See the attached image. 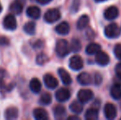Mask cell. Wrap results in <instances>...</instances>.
I'll list each match as a JSON object with an SVG mask.
<instances>
[{
  "label": "cell",
  "mask_w": 121,
  "mask_h": 120,
  "mask_svg": "<svg viewBox=\"0 0 121 120\" xmlns=\"http://www.w3.org/2000/svg\"><path fill=\"white\" fill-rule=\"evenodd\" d=\"M104 113H105V117L108 119H114L116 117L117 114L116 107L113 104L108 103V104H105V108H104Z\"/></svg>",
  "instance_id": "7"
},
{
  "label": "cell",
  "mask_w": 121,
  "mask_h": 120,
  "mask_svg": "<svg viewBox=\"0 0 121 120\" xmlns=\"http://www.w3.org/2000/svg\"><path fill=\"white\" fill-rule=\"evenodd\" d=\"M100 46L96 43H91L90 45H88L86 46V52L87 54L92 55V54H96L98 53L99 51H100Z\"/></svg>",
  "instance_id": "23"
},
{
  "label": "cell",
  "mask_w": 121,
  "mask_h": 120,
  "mask_svg": "<svg viewBox=\"0 0 121 120\" xmlns=\"http://www.w3.org/2000/svg\"><path fill=\"white\" fill-rule=\"evenodd\" d=\"M68 119H76V120H78V119H79V118L77 117V116H69V117L68 118Z\"/></svg>",
  "instance_id": "37"
},
{
  "label": "cell",
  "mask_w": 121,
  "mask_h": 120,
  "mask_svg": "<svg viewBox=\"0 0 121 120\" xmlns=\"http://www.w3.org/2000/svg\"><path fill=\"white\" fill-rule=\"evenodd\" d=\"M54 118L57 119H62L66 115V109L64 106L57 105L54 109Z\"/></svg>",
  "instance_id": "21"
},
{
  "label": "cell",
  "mask_w": 121,
  "mask_h": 120,
  "mask_svg": "<svg viewBox=\"0 0 121 120\" xmlns=\"http://www.w3.org/2000/svg\"><path fill=\"white\" fill-rule=\"evenodd\" d=\"M44 83L49 89H54L59 85L58 80L51 74H45L44 76Z\"/></svg>",
  "instance_id": "8"
},
{
  "label": "cell",
  "mask_w": 121,
  "mask_h": 120,
  "mask_svg": "<svg viewBox=\"0 0 121 120\" xmlns=\"http://www.w3.org/2000/svg\"><path fill=\"white\" fill-rule=\"evenodd\" d=\"M115 72H116L117 77L121 79V62L116 65V67H115Z\"/></svg>",
  "instance_id": "33"
},
{
  "label": "cell",
  "mask_w": 121,
  "mask_h": 120,
  "mask_svg": "<svg viewBox=\"0 0 121 120\" xmlns=\"http://www.w3.org/2000/svg\"><path fill=\"white\" fill-rule=\"evenodd\" d=\"M83 67V61L78 55H74L69 60V67L73 70L78 71Z\"/></svg>",
  "instance_id": "6"
},
{
  "label": "cell",
  "mask_w": 121,
  "mask_h": 120,
  "mask_svg": "<svg viewBox=\"0 0 121 120\" xmlns=\"http://www.w3.org/2000/svg\"><path fill=\"white\" fill-rule=\"evenodd\" d=\"M96 62L99 65L105 66L110 62V58H109L108 54H106L105 52H102L100 50L97 54H96Z\"/></svg>",
  "instance_id": "11"
},
{
  "label": "cell",
  "mask_w": 121,
  "mask_h": 120,
  "mask_svg": "<svg viewBox=\"0 0 121 120\" xmlns=\"http://www.w3.org/2000/svg\"><path fill=\"white\" fill-rule=\"evenodd\" d=\"M23 30L28 35H34L35 33V23L33 21H29L24 25Z\"/></svg>",
  "instance_id": "27"
},
{
  "label": "cell",
  "mask_w": 121,
  "mask_h": 120,
  "mask_svg": "<svg viewBox=\"0 0 121 120\" xmlns=\"http://www.w3.org/2000/svg\"><path fill=\"white\" fill-rule=\"evenodd\" d=\"M36 1L38 2L39 3H40V4L45 5V4H48V3H49L52 0H36Z\"/></svg>",
  "instance_id": "35"
},
{
  "label": "cell",
  "mask_w": 121,
  "mask_h": 120,
  "mask_svg": "<svg viewBox=\"0 0 121 120\" xmlns=\"http://www.w3.org/2000/svg\"><path fill=\"white\" fill-rule=\"evenodd\" d=\"M9 40L5 36H0V45L2 46H7L9 45Z\"/></svg>",
  "instance_id": "32"
},
{
  "label": "cell",
  "mask_w": 121,
  "mask_h": 120,
  "mask_svg": "<svg viewBox=\"0 0 121 120\" xmlns=\"http://www.w3.org/2000/svg\"><path fill=\"white\" fill-rule=\"evenodd\" d=\"M105 35L110 39L117 38L120 35V28L115 23H111L105 28Z\"/></svg>",
  "instance_id": "2"
},
{
  "label": "cell",
  "mask_w": 121,
  "mask_h": 120,
  "mask_svg": "<svg viewBox=\"0 0 121 120\" xmlns=\"http://www.w3.org/2000/svg\"><path fill=\"white\" fill-rule=\"evenodd\" d=\"M110 95L112 98L115 99H120L121 98V86L120 84H115L111 87L110 90Z\"/></svg>",
  "instance_id": "24"
},
{
  "label": "cell",
  "mask_w": 121,
  "mask_h": 120,
  "mask_svg": "<svg viewBox=\"0 0 121 120\" xmlns=\"http://www.w3.org/2000/svg\"><path fill=\"white\" fill-rule=\"evenodd\" d=\"M33 115L36 120H45L48 119L49 118L47 111L42 108H37V109H34Z\"/></svg>",
  "instance_id": "16"
},
{
  "label": "cell",
  "mask_w": 121,
  "mask_h": 120,
  "mask_svg": "<svg viewBox=\"0 0 121 120\" xmlns=\"http://www.w3.org/2000/svg\"><path fill=\"white\" fill-rule=\"evenodd\" d=\"M89 17L86 15H83L81 17L78 19V23H77V26L79 30H82L84 28H86L87 26V25L89 24Z\"/></svg>",
  "instance_id": "26"
},
{
  "label": "cell",
  "mask_w": 121,
  "mask_h": 120,
  "mask_svg": "<svg viewBox=\"0 0 121 120\" xmlns=\"http://www.w3.org/2000/svg\"><path fill=\"white\" fill-rule=\"evenodd\" d=\"M3 25L5 29L8 30H16L17 24V20L13 14H8L4 17L3 21Z\"/></svg>",
  "instance_id": "4"
},
{
  "label": "cell",
  "mask_w": 121,
  "mask_h": 120,
  "mask_svg": "<svg viewBox=\"0 0 121 120\" xmlns=\"http://www.w3.org/2000/svg\"><path fill=\"white\" fill-rule=\"evenodd\" d=\"M78 100L82 103H87L93 98V93L91 90L88 89H82L78 93Z\"/></svg>",
  "instance_id": "5"
},
{
  "label": "cell",
  "mask_w": 121,
  "mask_h": 120,
  "mask_svg": "<svg viewBox=\"0 0 121 120\" xmlns=\"http://www.w3.org/2000/svg\"><path fill=\"white\" fill-rule=\"evenodd\" d=\"M78 82H79L81 85L83 86H87L90 85L92 82V78H91V75L86 72H82V73L79 74L78 77Z\"/></svg>",
  "instance_id": "19"
},
{
  "label": "cell",
  "mask_w": 121,
  "mask_h": 120,
  "mask_svg": "<svg viewBox=\"0 0 121 120\" xmlns=\"http://www.w3.org/2000/svg\"><path fill=\"white\" fill-rule=\"evenodd\" d=\"M18 114H19V112H18V109H17L16 107H13V106H11V107H8V109L5 110L4 112V117L6 119H17Z\"/></svg>",
  "instance_id": "13"
},
{
  "label": "cell",
  "mask_w": 121,
  "mask_h": 120,
  "mask_svg": "<svg viewBox=\"0 0 121 120\" xmlns=\"http://www.w3.org/2000/svg\"><path fill=\"white\" fill-rule=\"evenodd\" d=\"M23 4L24 3L19 1V0H16L15 2H13L11 5H10V11L16 15H20L23 11Z\"/></svg>",
  "instance_id": "14"
},
{
  "label": "cell",
  "mask_w": 121,
  "mask_h": 120,
  "mask_svg": "<svg viewBox=\"0 0 121 120\" xmlns=\"http://www.w3.org/2000/svg\"><path fill=\"white\" fill-rule=\"evenodd\" d=\"M114 53H115V57L121 61V44H118L115 45V49H114Z\"/></svg>",
  "instance_id": "31"
},
{
  "label": "cell",
  "mask_w": 121,
  "mask_h": 120,
  "mask_svg": "<svg viewBox=\"0 0 121 120\" xmlns=\"http://www.w3.org/2000/svg\"><path fill=\"white\" fill-rule=\"evenodd\" d=\"M40 9L36 6L29 7L26 9V15L32 19H39L40 17Z\"/></svg>",
  "instance_id": "15"
},
{
  "label": "cell",
  "mask_w": 121,
  "mask_h": 120,
  "mask_svg": "<svg viewBox=\"0 0 121 120\" xmlns=\"http://www.w3.org/2000/svg\"><path fill=\"white\" fill-rule=\"evenodd\" d=\"M104 15H105V17L106 18L107 20H110V21H111V20L115 19V18L118 17L119 10H118V8H117L116 7H114V6L110 7V8H108L105 11Z\"/></svg>",
  "instance_id": "12"
},
{
  "label": "cell",
  "mask_w": 121,
  "mask_h": 120,
  "mask_svg": "<svg viewBox=\"0 0 121 120\" xmlns=\"http://www.w3.org/2000/svg\"><path fill=\"white\" fill-rule=\"evenodd\" d=\"M69 30H70V26H69V23L66 21H63V22L59 23L57 26L55 27V31L59 35H67L69 34Z\"/></svg>",
  "instance_id": "18"
},
{
  "label": "cell",
  "mask_w": 121,
  "mask_h": 120,
  "mask_svg": "<svg viewBox=\"0 0 121 120\" xmlns=\"http://www.w3.org/2000/svg\"><path fill=\"white\" fill-rule=\"evenodd\" d=\"M49 60V58L46 54H40L36 57V63L39 65H44L45 63H46Z\"/></svg>",
  "instance_id": "30"
},
{
  "label": "cell",
  "mask_w": 121,
  "mask_h": 120,
  "mask_svg": "<svg viewBox=\"0 0 121 120\" xmlns=\"http://www.w3.org/2000/svg\"><path fill=\"white\" fill-rule=\"evenodd\" d=\"M94 80L96 81V83L97 84V85H98V84H100V82H101V77H100V75H99L98 73L96 74Z\"/></svg>",
  "instance_id": "34"
},
{
  "label": "cell",
  "mask_w": 121,
  "mask_h": 120,
  "mask_svg": "<svg viewBox=\"0 0 121 120\" xmlns=\"http://www.w3.org/2000/svg\"><path fill=\"white\" fill-rule=\"evenodd\" d=\"M82 48V44L78 39H73L71 42L70 50L73 52H78Z\"/></svg>",
  "instance_id": "29"
},
{
  "label": "cell",
  "mask_w": 121,
  "mask_h": 120,
  "mask_svg": "<svg viewBox=\"0 0 121 120\" xmlns=\"http://www.w3.org/2000/svg\"><path fill=\"white\" fill-rule=\"evenodd\" d=\"M30 89L35 94H38L41 90V83L38 78H33L30 82Z\"/></svg>",
  "instance_id": "20"
},
{
  "label": "cell",
  "mask_w": 121,
  "mask_h": 120,
  "mask_svg": "<svg viewBox=\"0 0 121 120\" xmlns=\"http://www.w3.org/2000/svg\"><path fill=\"white\" fill-rule=\"evenodd\" d=\"M58 72H59V77H60L61 80H62L63 83H64V85H70V84L72 83V78H71L69 73L65 69L59 68Z\"/></svg>",
  "instance_id": "17"
},
{
  "label": "cell",
  "mask_w": 121,
  "mask_h": 120,
  "mask_svg": "<svg viewBox=\"0 0 121 120\" xmlns=\"http://www.w3.org/2000/svg\"><path fill=\"white\" fill-rule=\"evenodd\" d=\"M42 45H43V43H42L41 40H37L36 43L34 45V47H35V48H39V49H40Z\"/></svg>",
  "instance_id": "36"
},
{
  "label": "cell",
  "mask_w": 121,
  "mask_h": 120,
  "mask_svg": "<svg viewBox=\"0 0 121 120\" xmlns=\"http://www.w3.org/2000/svg\"><path fill=\"white\" fill-rule=\"evenodd\" d=\"M2 10H3V7H2V4H1V3H0V12H2Z\"/></svg>",
  "instance_id": "39"
},
{
  "label": "cell",
  "mask_w": 121,
  "mask_h": 120,
  "mask_svg": "<svg viewBox=\"0 0 121 120\" xmlns=\"http://www.w3.org/2000/svg\"><path fill=\"white\" fill-rule=\"evenodd\" d=\"M85 118L87 120H96L98 119V109L90 108L85 114Z\"/></svg>",
  "instance_id": "22"
},
{
  "label": "cell",
  "mask_w": 121,
  "mask_h": 120,
  "mask_svg": "<svg viewBox=\"0 0 121 120\" xmlns=\"http://www.w3.org/2000/svg\"><path fill=\"white\" fill-rule=\"evenodd\" d=\"M51 101H52V97H51L50 94L48 92H45L40 95L39 102L43 105H48L51 103Z\"/></svg>",
  "instance_id": "28"
},
{
  "label": "cell",
  "mask_w": 121,
  "mask_h": 120,
  "mask_svg": "<svg viewBox=\"0 0 121 120\" xmlns=\"http://www.w3.org/2000/svg\"><path fill=\"white\" fill-rule=\"evenodd\" d=\"M70 50V47L69 45L67 40H59L56 43L55 46V51L56 54L59 55V57H64L69 53Z\"/></svg>",
  "instance_id": "1"
},
{
  "label": "cell",
  "mask_w": 121,
  "mask_h": 120,
  "mask_svg": "<svg viewBox=\"0 0 121 120\" xmlns=\"http://www.w3.org/2000/svg\"><path fill=\"white\" fill-rule=\"evenodd\" d=\"M69 108H70V110L76 114H80L83 110V106L81 101H73L72 104H70Z\"/></svg>",
  "instance_id": "25"
},
{
  "label": "cell",
  "mask_w": 121,
  "mask_h": 120,
  "mask_svg": "<svg viewBox=\"0 0 121 120\" xmlns=\"http://www.w3.org/2000/svg\"><path fill=\"white\" fill-rule=\"evenodd\" d=\"M96 2H97V3H100V2H104L105 1V0H95Z\"/></svg>",
  "instance_id": "38"
},
{
  "label": "cell",
  "mask_w": 121,
  "mask_h": 120,
  "mask_svg": "<svg viewBox=\"0 0 121 120\" xmlns=\"http://www.w3.org/2000/svg\"><path fill=\"white\" fill-rule=\"evenodd\" d=\"M61 17V13L56 8L49 9L45 13L44 20L48 23H54L55 21H59Z\"/></svg>",
  "instance_id": "3"
},
{
  "label": "cell",
  "mask_w": 121,
  "mask_h": 120,
  "mask_svg": "<svg viewBox=\"0 0 121 120\" xmlns=\"http://www.w3.org/2000/svg\"><path fill=\"white\" fill-rule=\"evenodd\" d=\"M71 94L70 91L66 88H61L58 90L55 93V98L59 102H64L67 101L70 98Z\"/></svg>",
  "instance_id": "10"
},
{
  "label": "cell",
  "mask_w": 121,
  "mask_h": 120,
  "mask_svg": "<svg viewBox=\"0 0 121 120\" xmlns=\"http://www.w3.org/2000/svg\"><path fill=\"white\" fill-rule=\"evenodd\" d=\"M7 72L4 69H0V91H9L13 89L12 85H8L5 82L7 77Z\"/></svg>",
  "instance_id": "9"
}]
</instances>
